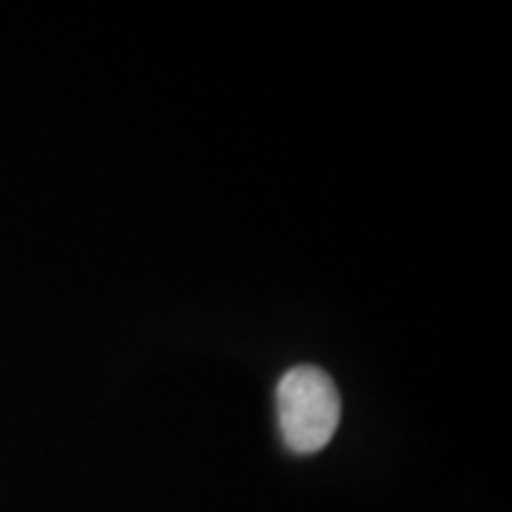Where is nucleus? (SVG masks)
<instances>
[{
    "instance_id": "nucleus-1",
    "label": "nucleus",
    "mask_w": 512,
    "mask_h": 512,
    "mask_svg": "<svg viewBox=\"0 0 512 512\" xmlns=\"http://www.w3.org/2000/svg\"><path fill=\"white\" fill-rule=\"evenodd\" d=\"M276 413L288 450L311 456L328 447L339 427V390L319 367H291L276 387Z\"/></svg>"
}]
</instances>
